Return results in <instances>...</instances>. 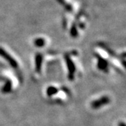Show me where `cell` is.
<instances>
[{
    "label": "cell",
    "mask_w": 126,
    "mask_h": 126,
    "mask_svg": "<svg viewBox=\"0 0 126 126\" xmlns=\"http://www.w3.org/2000/svg\"><path fill=\"white\" fill-rule=\"evenodd\" d=\"M110 99L108 97L104 96V97H102L101 98H99V99L94 100V102H93L91 104V107L97 109H99L100 107H102V106H104L106 104L109 103Z\"/></svg>",
    "instance_id": "6da1fadb"
},
{
    "label": "cell",
    "mask_w": 126,
    "mask_h": 126,
    "mask_svg": "<svg viewBox=\"0 0 126 126\" xmlns=\"http://www.w3.org/2000/svg\"><path fill=\"white\" fill-rule=\"evenodd\" d=\"M57 88H55L54 87H50L48 89H47V94L48 95H52V94H55L57 93Z\"/></svg>",
    "instance_id": "3957f363"
},
{
    "label": "cell",
    "mask_w": 126,
    "mask_h": 126,
    "mask_svg": "<svg viewBox=\"0 0 126 126\" xmlns=\"http://www.w3.org/2000/svg\"><path fill=\"white\" fill-rule=\"evenodd\" d=\"M0 55H2V57H4L6 60L9 61V63L11 64V66H13L14 67H17V63L15 61V60H14L11 57H10V55L7 54V53L5 52L4 50L0 48Z\"/></svg>",
    "instance_id": "7a4b0ae2"
},
{
    "label": "cell",
    "mask_w": 126,
    "mask_h": 126,
    "mask_svg": "<svg viewBox=\"0 0 126 126\" xmlns=\"http://www.w3.org/2000/svg\"><path fill=\"white\" fill-rule=\"evenodd\" d=\"M44 41L43 39H37L36 41V44L37 46H44Z\"/></svg>",
    "instance_id": "277c9868"
}]
</instances>
